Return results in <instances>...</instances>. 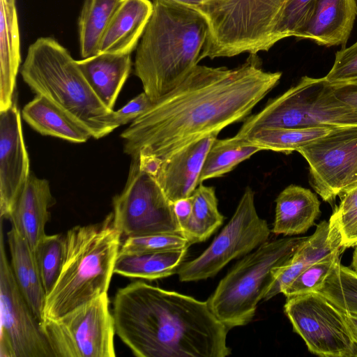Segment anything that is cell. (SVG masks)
Wrapping results in <instances>:
<instances>
[{"mask_svg":"<svg viewBox=\"0 0 357 357\" xmlns=\"http://www.w3.org/2000/svg\"><path fill=\"white\" fill-rule=\"evenodd\" d=\"M63 253V236L45 235L34 254L46 296L53 288L61 271Z\"/></svg>","mask_w":357,"mask_h":357,"instance_id":"cell-31","label":"cell"},{"mask_svg":"<svg viewBox=\"0 0 357 357\" xmlns=\"http://www.w3.org/2000/svg\"><path fill=\"white\" fill-rule=\"evenodd\" d=\"M120 0H85L79 20V41L82 59L98 54L104 32Z\"/></svg>","mask_w":357,"mask_h":357,"instance_id":"cell-27","label":"cell"},{"mask_svg":"<svg viewBox=\"0 0 357 357\" xmlns=\"http://www.w3.org/2000/svg\"><path fill=\"white\" fill-rule=\"evenodd\" d=\"M29 173V159L25 146L21 114L15 99L0 111V215L9 219Z\"/></svg>","mask_w":357,"mask_h":357,"instance_id":"cell-15","label":"cell"},{"mask_svg":"<svg viewBox=\"0 0 357 357\" xmlns=\"http://www.w3.org/2000/svg\"><path fill=\"white\" fill-rule=\"evenodd\" d=\"M329 220L336 227L345 249L357 244V195L343 194Z\"/></svg>","mask_w":357,"mask_h":357,"instance_id":"cell-35","label":"cell"},{"mask_svg":"<svg viewBox=\"0 0 357 357\" xmlns=\"http://www.w3.org/2000/svg\"><path fill=\"white\" fill-rule=\"evenodd\" d=\"M191 196L192 212L183 234L192 245L209 238L223 223L224 216L218 210V201L213 187L201 183Z\"/></svg>","mask_w":357,"mask_h":357,"instance_id":"cell-28","label":"cell"},{"mask_svg":"<svg viewBox=\"0 0 357 357\" xmlns=\"http://www.w3.org/2000/svg\"><path fill=\"white\" fill-rule=\"evenodd\" d=\"M344 318L354 342L357 344V314L344 313Z\"/></svg>","mask_w":357,"mask_h":357,"instance_id":"cell-40","label":"cell"},{"mask_svg":"<svg viewBox=\"0 0 357 357\" xmlns=\"http://www.w3.org/2000/svg\"><path fill=\"white\" fill-rule=\"evenodd\" d=\"M107 293L56 319L43 321L54 357H114V320Z\"/></svg>","mask_w":357,"mask_h":357,"instance_id":"cell-10","label":"cell"},{"mask_svg":"<svg viewBox=\"0 0 357 357\" xmlns=\"http://www.w3.org/2000/svg\"><path fill=\"white\" fill-rule=\"evenodd\" d=\"M297 151L309 165L314 191L332 202L357 175V125L333 128Z\"/></svg>","mask_w":357,"mask_h":357,"instance_id":"cell-14","label":"cell"},{"mask_svg":"<svg viewBox=\"0 0 357 357\" xmlns=\"http://www.w3.org/2000/svg\"><path fill=\"white\" fill-rule=\"evenodd\" d=\"M188 248L163 252L119 253L114 273L122 276L154 280L177 273Z\"/></svg>","mask_w":357,"mask_h":357,"instance_id":"cell-25","label":"cell"},{"mask_svg":"<svg viewBox=\"0 0 357 357\" xmlns=\"http://www.w3.org/2000/svg\"><path fill=\"white\" fill-rule=\"evenodd\" d=\"M11 268L17 283L34 315L40 322L46 298L35 254L26 239L12 227L7 232Z\"/></svg>","mask_w":357,"mask_h":357,"instance_id":"cell-24","label":"cell"},{"mask_svg":"<svg viewBox=\"0 0 357 357\" xmlns=\"http://www.w3.org/2000/svg\"><path fill=\"white\" fill-rule=\"evenodd\" d=\"M112 205L114 225L121 237L157 234L184 236L173 203L155 178L140 169L137 159L132 158L124 189L114 197Z\"/></svg>","mask_w":357,"mask_h":357,"instance_id":"cell-9","label":"cell"},{"mask_svg":"<svg viewBox=\"0 0 357 357\" xmlns=\"http://www.w3.org/2000/svg\"><path fill=\"white\" fill-rule=\"evenodd\" d=\"M24 82L82 123L95 139L116 128L114 110L107 109L96 95L77 60L52 37H40L28 48L20 69Z\"/></svg>","mask_w":357,"mask_h":357,"instance_id":"cell-5","label":"cell"},{"mask_svg":"<svg viewBox=\"0 0 357 357\" xmlns=\"http://www.w3.org/2000/svg\"><path fill=\"white\" fill-rule=\"evenodd\" d=\"M115 331L138 357H225L228 329L206 301L133 282L113 300Z\"/></svg>","mask_w":357,"mask_h":357,"instance_id":"cell-2","label":"cell"},{"mask_svg":"<svg viewBox=\"0 0 357 357\" xmlns=\"http://www.w3.org/2000/svg\"><path fill=\"white\" fill-rule=\"evenodd\" d=\"M357 16L356 0H317L297 38L326 47L347 43Z\"/></svg>","mask_w":357,"mask_h":357,"instance_id":"cell-18","label":"cell"},{"mask_svg":"<svg viewBox=\"0 0 357 357\" xmlns=\"http://www.w3.org/2000/svg\"><path fill=\"white\" fill-rule=\"evenodd\" d=\"M331 85L337 98L357 112V79Z\"/></svg>","mask_w":357,"mask_h":357,"instance_id":"cell-38","label":"cell"},{"mask_svg":"<svg viewBox=\"0 0 357 357\" xmlns=\"http://www.w3.org/2000/svg\"><path fill=\"white\" fill-rule=\"evenodd\" d=\"M77 63L100 100L107 109L114 110L131 70L130 54H98Z\"/></svg>","mask_w":357,"mask_h":357,"instance_id":"cell-20","label":"cell"},{"mask_svg":"<svg viewBox=\"0 0 357 357\" xmlns=\"http://www.w3.org/2000/svg\"><path fill=\"white\" fill-rule=\"evenodd\" d=\"M284 312L308 350L322 357H357L343 312L318 292L287 298Z\"/></svg>","mask_w":357,"mask_h":357,"instance_id":"cell-13","label":"cell"},{"mask_svg":"<svg viewBox=\"0 0 357 357\" xmlns=\"http://www.w3.org/2000/svg\"><path fill=\"white\" fill-rule=\"evenodd\" d=\"M121 238L112 212L99 223L77 225L66 232L61 271L46 296L43 321L60 318L107 293Z\"/></svg>","mask_w":357,"mask_h":357,"instance_id":"cell-4","label":"cell"},{"mask_svg":"<svg viewBox=\"0 0 357 357\" xmlns=\"http://www.w3.org/2000/svg\"><path fill=\"white\" fill-rule=\"evenodd\" d=\"M357 125V112L339 100L325 77H303L282 94L269 99L248 116L236 133L241 137L262 128H309Z\"/></svg>","mask_w":357,"mask_h":357,"instance_id":"cell-8","label":"cell"},{"mask_svg":"<svg viewBox=\"0 0 357 357\" xmlns=\"http://www.w3.org/2000/svg\"><path fill=\"white\" fill-rule=\"evenodd\" d=\"M356 187H357V175L355 176V178H354V180L352 181L351 184L347 188H345V190L342 192V193H344L352 188H354Z\"/></svg>","mask_w":357,"mask_h":357,"instance_id":"cell-43","label":"cell"},{"mask_svg":"<svg viewBox=\"0 0 357 357\" xmlns=\"http://www.w3.org/2000/svg\"><path fill=\"white\" fill-rule=\"evenodd\" d=\"M317 0H288L273 34L275 44L285 38L297 37L310 18Z\"/></svg>","mask_w":357,"mask_h":357,"instance_id":"cell-33","label":"cell"},{"mask_svg":"<svg viewBox=\"0 0 357 357\" xmlns=\"http://www.w3.org/2000/svg\"><path fill=\"white\" fill-rule=\"evenodd\" d=\"M342 250H337L326 258L307 266L282 292L286 298L316 291L321 287Z\"/></svg>","mask_w":357,"mask_h":357,"instance_id":"cell-32","label":"cell"},{"mask_svg":"<svg viewBox=\"0 0 357 357\" xmlns=\"http://www.w3.org/2000/svg\"><path fill=\"white\" fill-rule=\"evenodd\" d=\"M152 12L150 0H120L102 37L98 54H130Z\"/></svg>","mask_w":357,"mask_h":357,"instance_id":"cell-19","label":"cell"},{"mask_svg":"<svg viewBox=\"0 0 357 357\" xmlns=\"http://www.w3.org/2000/svg\"><path fill=\"white\" fill-rule=\"evenodd\" d=\"M257 54L241 66L197 64L185 79L132 121L121 135L124 152L167 160L189 144L245 119L279 83Z\"/></svg>","mask_w":357,"mask_h":357,"instance_id":"cell-1","label":"cell"},{"mask_svg":"<svg viewBox=\"0 0 357 357\" xmlns=\"http://www.w3.org/2000/svg\"><path fill=\"white\" fill-rule=\"evenodd\" d=\"M307 238L266 241L246 255L220 281L206 301L209 309L228 330L253 318L275 278V271L292 257Z\"/></svg>","mask_w":357,"mask_h":357,"instance_id":"cell-6","label":"cell"},{"mask_svg":"<svg viewBox=\"0 0 357 357\" xmlns=\"http://www.w3.org/2000/svg\"><path fill=\"white\" fill-rule=\"evenodd\" d=\"M343 194H350V195H357V187L352 188V189L342 193V195H343Z\"/></svg>","mask_w":357,"mask_h":357,"instance_id":"cell-44","label":"cell"},{"mask_svg":"<svg viewBox=\"0 0 357 357\" xmlns=\"http://www.w3.org/2000/svg\"><path fill=\"white\" fill-rule=\"evenodd\" d=\"M271 230L255 204V192L248 186L228 223L197 258L177 271L180 281L192 282L215 276L230 261L251 252L268 241Z\"/></svg>","mask_w":357,"mask_h":357,"instance_id":"cell-11","label":"cell"},{"mask_svg":"<svg viewBox=\"0 0 357 357\" xmlns=\"http://www.w3.org/2000/svg\"><path fill=\"white\" fill-rule=\"evenodd\" d=\"M353 253L351 266L353 269L357 272V244Z\"/></svg>","mask_w":357,"mask_h":357,"instance_id":"cell-42","label":"cell"},{"mask_svg":"<svg viewBox=\"0 0 357 357\" xmlns=\"http://www.w3.org/2000/svg\"><path fill=\"white\" fill-rule=\"evenodd\" d=\"M288 0H210L198 11L208 31L199 60L268 51Z\"/></svg>","mask_w":357,"mask_h":357,"instance_id":"cell-7","label":"cell"},{"mask_svg":"<svg viewBox=\"0 0 357 357\" xmlns=\"http://www.w3.org/2000/svg\"><path fill=\"white\" fill-rule=\"evenodd\" d=\"M153 102L145 92H142L133 98L125 106L117 111H114L112 120L116 128L120 126L132 123L148 109H149Z\"/></svg>","mask_w":357,"mask_h":357,"instance_id":"cell-37","label":"cell"},{"mask_svg":"<svg viewBox=\"0 0 357 357\" xmlns=\"http://www.w3.org/2000/svg\"><path fill=\"white\" fill-rule=\"evenodd\" d=\"M20 63L15 3L0 0V111L10 107L15 99L14 93Z\"/></svg>","mask_w":357,"mask_h":357,"instance_id":"cell-22","label":"cell"},{"mask_svg":"<svg viewBox=\"0 0 357 357\" xmlns=\"http://www.w3.org/2000/svg\"><path fill=\"white\" fill-rule=\"evenodd\" d=\"M332 128L331 127L298 129L262 128L241 137L236 136L241 139L245 144L257 146L262 151L269 150L289 154L326 135Z\"/></svg>","mask_w":357,"mask_h":357,"instance_id":"cell-26","label":"cell"},{"mask_svg":"<svg viewBox=\"0 0 357 357\" xmlns=\"http://www.w3.org/2000/svg\"><path fill=\"white\" fill-rule=\"evenodd\" d=\"M324 77L331 84L357 79V42L335 53L333 65Z\"/></svg>","mask_w":357,"mask_h":357,"instance_id":"cell-36","label":"cell"},{"mask_svg":"<svg viewBox=\"0 0 357 357\" xmlns=\"http://www.w3.org/2000/svg\"><path fill=\"white\" fill-rule=\"evenodd\" d=\"M192 205V196L178 199L173 203L174 211L183 234L191 217Z\"/></svg>","mask_w":357,"mask_h":357,"instance_id":"cell-39","label":"cell"},{"mask_svg":"<svg viewBox=\"0 0 357 357\" xmlns=\"http://www.w3.org/2000/svg\"><path fill=\"white\" fill-rule=\"evenodd\" d=\"M138 43L135 74L153 103L178 86L199 62L208 26L197 10L170 0H153Z\"/></svg>","mask_w":357,"mask_h":357,"instance_id":"cell-3","label":"cell"},{"mask_svg":"<svg viewBox=\"0 0 357 357\" xmlns=\"http://www.w3.org/2000/svg\"><path fill=\"white\" fill-rule=\"evenodd\" d=\"M315 292L324 296L342 312L357 314V272L343 266L340 259Z\"/></svg>","mask_w":357,"mask_h":357,"instance_id":"cell-30","label":"cell"},{"mask_svg":"<svg viewBox=\"0 0 357 357\" xmlns=\"http://www.w3.org/2000/svg\"><path fill=\"white\" fill-rule=\"evenodd\" d=\"M55 202L49 182L30 174L8 220L33 252L46 235L45 225L50 217L49 208Z\"/></svg>","mask_w":357,"mask_h":357,"instance_id":"cell-17","label":"cell"},{"mask_svg":"<svg viewBox=\"0 0 357 357\" xmlns=\"http://www.w3.org/2000/svg\"><path fill=\"white\" fill-rule=\"evenodd\" d=\"M272 232L291 236L306 232L320 214V202L310 189L290 185L275 200Z\"/></svg>","mask_w":357,"mask_h":357,"instance_id":"cell-21","label":"cell"},{"mask_svg":"<svg viewBox=\"0 0 357 357\" xmlns=\"http://www.w3.org/2000/svg\"><path fill=\"white\" fill-rule=\"evenodd\" d=\"M261 151L257 146L245 144L236 135L222 139L217 138L206 156L199 185L206 180L225 175Z\"/></svg>","mask_w":357,"mask_h":357,"instance_id":"cell-29","label":"cell"},{"mask_svg":"<svg viewBox=\"0 0 357 357\" xmlns=\"http://www.w3.org/2000/svg\"><path fill=\"white\" fill-rule=\"evenodd\" d=\"M185 6L199 10L202 6L206 4L210 0H170Z\"/></svg>","mask_w":357,"mask_h":357,"instance_id":"cell-41","label":"cell"},{"mask_svg":"<svg viewBox=\"0 0 357 357\" xmlns=\"http://www.w3.org/2000/svg\"><path fill=\"white\" fill-rule=\"evenodd\" d=\"M22 116L26 123L43 135L73 143H83L92 137L82 123L41 95H36L24 107Z\"/></svg>","mask_w":357,"mask_h":357,"instance_id":"cell-23","label":"cell"},{"mask_svg":"<svg viewBox=\"0 0 357 357\" xmlns=\"http://www.w3.org/2000/svg\"><path fill=\"white\" fill-rule=\"evenodd\" d=\"M191 245L188 240L178 235L157 234L143 236H132L124 239L119 253H137L163 252L188 248Z\"/></svg>","mask_w":357,"mask_h":357,"instance_id":"cell-34","label":"cell"},{"mask_svg":"<svg viewBox=\"0 0 357 357\" xmlns=\"http://www.w3.org/2000/svg\"><path fill=\"white\" fill-rule=\"evenodd\" d=\"M218 135L197 140L162 161L155 179L172 203L191 196L199 185L206 156Z\"/></svg>","mask_w":357,"mask_h":357,"instance_id":"cell-16","label":"cell"},{"mask_svg":"<svg viewBox=\"0 0 357 357\" xmlns=\"http://www.w3.org/2000/svg\"><path fill=\"white\" fill-rule=\"evenodd\" d=\"M0 357H54L40 322L22 293L0 231Z\"/></svg>","mask_w":357,"mask_h":357,"instance_id":"cell-12","label":"cell"}]
</instances>
